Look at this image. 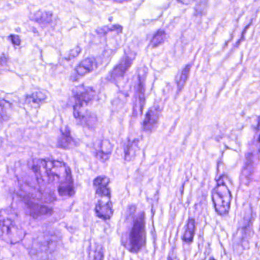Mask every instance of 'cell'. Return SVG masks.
<instances>
[{
    "mask_svg": "<svg viewBox=\"0 0 260 260\" xmlns=\"http://www.w3.org/2000/svg\"><path fill=\"white\" fill-rule=\"evenodd\" d=\"M29 166L36 178L38 192L45 199H55V188L57 194L63 198L74 195L71 171L64 163L40 159L29 163Z\"/></svg>",
    "mask_w": 260,
    "mask_h": 260,
    "instance_id": "obj_1",
    "label": "cell"
},
{
    "mask_svg": "<svg viewBox=\"0 0 260 260\" xmlns=\"http://www.w3.org/2000/svg\"><path fill=\"white\" fill-rule=\"evenodd\" d=\"M129 250L132 252H140L146 243L145 213L136 217L129 233Z\"/></svg>",
    "mask_w": 260,
    "mask_h": 260,
    "instance_id": "obj_2",
    "label": "cell"
},
{
    "mask_svg": "<svg viewBox=\"0 0 260 260\" xmlns=\"http://www.w3.org/2000/svg\"><path fill=\"white\" fill-rule=\"evenodd\" d=\"M212 201L217 214L225 215L230 211L232 194L227 185L219 180L212 192Z\"/></svg>",
    "mask_w": 260,
    "mask_h": 260,
    "instance_id": "obj_3",
    "label": "cell"
},
{
    "mask_svg": "<svg viewBox=\"0 0 260 260\" xmlns=\"http://www.w3.org/2000/svg\"><path fill=\"white\" fill-rule=\"evenodd\" d=\"M1 224V237L7 243L12 244L19 243L26 236V230L22 228L21 226L19 225L13 219L5 217L2 214Z\"/></svg>",
    "mask_w": 260,
    "mask_h": 260,
    "instance_id": "obj_4",
    "label": "cell"
},
{
    "mask_svg": "<svg viewBox=\"0 0 260 260\" xmlns=\"http://www.w3.org/2000/svg\"><path fill=\"white\" fill-rule=\"evenodd\" d=\"M59 239L54 233H43L34 241L32 249L35 252H52L55 251Z\"/></svg>",
    "mask_w": 260,
    "mask_h": 260,
    "instance_id": "obj_5",
    "label": "cell"
},
{
    "mask_svg": "<svg viewBox=\"0 0 260 260\" xmlns=\"http://www.w3.org/2000/svg\"><path fill=\"white\" fill-rule=\"evenodd\" d=\"M73 115L80 125L87 127L89 130L95 129L98 124L96 115L88 110L82 111V108L73 107Z\"/></svg>",
    "mask_w": 260,
    "mask_h": 260,
    "instance_id": "obj_6",
    "label": "cell"
},
{
    "mask_svg": "<svg viewBox=\"0 0 260 260\" xmlns=\"http://www.w3.org/2000/svg\"><path fill=\"white\" fill-rule=\"evenodd\" d=\"M95 89L92 87L77 88L73 91V97L74 98V107L83 108L93 101L95 98Z\"/></svg>",
    "mask_w": 260,
    "mask_h": 260,
    "instance_id": "obj_7",
    "label": "cell"
},
{
    "mask_svg": "<svg viewBox=\"0 0 260 260\" xmlns=\"http://www.w3.org/2000/svg\"><path fill=\"white\" fill-rule=\"evenodd\" d=\"M132 61H133V60H132V58H131V57L124 56L121 62L119 63L113 69L112 71L110 73V80L111 82H114V83L119 81L125 75L127 70L130 68L132 64Z\"/></svg>",
    "mask_w": 260,
    "mask_h": 260,
    "instance_id": "obj_8",
    "label": "cell"
},
{
    "mask_svg": "<svg viewBox=\"0 0 260 260\" xmlns=\"http://www.w3.org/2000/svg\"><path fill=\"white\" fill-rule=\"evenodd\" d=\"M25 203H26V208L29 211V215L35 219L51 216L54 213V210L52 208L39 205V204L35 203L29 200L25 201Z\"/></svg>",
    "mask_w": 260,
    "mask_h": 260,
    "instance_id": "obj_9",
    "label": "cell"
},
{
    "mask_svg": "<svg viewBox=\"0 0 260 260\" xmlns=\"http://www.w3.org/2000/svg\"><path fill=\"white\" fill-rule=\"evenodd\" d=\"M95 212L97 217L102 220H109L112 217L114 209L112 203L109 198L100 199L95 207Z\"/></svg>",
    "mask_w": 260,
    "mask_h": 260,
    "instance_id": "obj_10",
    "label": "cell"
},
{
    "mask_svg": "<svg viewBox=\"0 0 260 260\" xmlns=\"http://www.w3.org/2000/svg\"><path fill=\"white\" fill-rule=\"evenodd\" d=\"M110 179L106 176H101L95 178L93 181V186L95 193L101 198H111V189L108 187Z\"/></svg>",
    "mask_w": 260,
    "mask_h": 260,
    "instance_id": "obj_11",
    "label": "cell"
},
{
    "mask_svg": "<svg viewBox=\"0 0 260 260\" xmlns=\"http://www.w3.org/2000/svg\"><path fill=\"white\" fill-rule=\"evenodd\" d=\"M57 148L63 150H72L78 146V142L73 136L69 127H66L59 136L57 143Z\"/></svg>",
    "mask_w": 260,
    "mask_h": 260,
    "instance_id": "obj_12",
    "label": "cell"
},
{
    "mask_svg": "<svg viewBox=\"0 0 260 260\" xmlns=\"http://www.w3.org/2000/svg\"><path fill=\"white\" fill-rule=\"evenodd\" d=\"M161 116V108L159 106H154L150 108L145 116L143 123V129L146 132H151L157 126Z\"/></svg>",
    "mask_w": 260,
    "mask_h": 260,
    "instance_id": "obj_13",
    "label": "cell"
},
{
    "mask_svg": "<svg viewBox=\"0 0 260 260\" xmlns=\"http://www.w3.org/2000/svg\"><path fill=\"white\" fill-rule=\"evenodd\" d=\"M93 65L94 61L90 57L83 60L75 69L74 72L72 75V81H76L77 79H80L90 73L93 68Z\"/></svg>",
    "mask_w": 260,
    "mask_h": 260,
    "instance_id": "obj_14",
    "label": "cell"
},
{
    "mask_svg": "<svg viewBox=\"0 0 260 260\" xmlns=\"http://www.w3.org/2000/svg\"><path fill=\"white\" fill-rule=\"evenodd\" d=\"M113 145L108 140H102L100 142L96 157L102 162H106L112 152Z\"/></svg>",
    "mask_w": 260,
    "mask_h": 260,
    "instance_id": "obj_15",
    "label": "cell"
},
{
    "mask_svg": "<svg viewBox=\"0 0 260 260\" xmlns=\"http://www.w3.org/2000/svg\"><path fill=\"white\" fill-rule=\"evenodd\" d=\"M53 14L49 12H38L31 17V20L42 26H48L52 23Z\"/></svg>",
    "mask_w": 260,
    "mask_h": 260,
    "instance_id": "obj_16",
    "label": "cell"
},
{
    "mask_svg": "<svg viewBox=\"0 0 260 260\" xmlns=\"http://www.w3.org/2000/svg\"><path fill=\"white\" fill-rule=\"evenodd\" d=\"M138 144L139 140H128L126 144L125 149H124V157L125 161H130L136 155L138 152Z\"/></svg>",
    "mask_w": 260,
    "mask_h": 260,
    "instance_id": "obj_17",
    "label": "cell"
},
{
    "mask_svg": "<svg viewBox=\"0 0 260 260\" xmlns=\"http://www.w3.org/2000/svg\"><path fill=\"white\" fill-rule=\"evenodd\" d=\"M195 230H196V223L195 219L192 218L188 221L187 227L186 231L183 235V240L186 243H191L193 240L194 235H195Z\"/></svg>",
    "mask_w": 260,
    "mask_h": 260,
    "instance_id": "obj_18",
    "label": "cell"
},
{
    "mask_svg": "<svg viewBox=\"0 0 260 260\" xmlns=\"http://www.w3.org/2000/svg\"><path fill=\"white\" fill-rule=\"evenodd\" d=\"M166 39H167V33L165 31H158L151 39V46L154 48H157V47L163 45L165 42Z\"/></svg>",
    "mask_w": 260,
    "mask_h": 260,
    "instance_id": "obj_19",
    "label": "cell"
},
{
    "mask_svg": "<svg viewBox=\"0 0 260 260\" xmlns=\"http://www.w3.org/2000/svg\"><path fill=\"white\" fill-rule=\"evenodd\" d=\"M190 70V64H188L183 68V71H182L181 74H180L179 82H178V92H181L182 89L184 88L185 85H186V82H187L188 78H189Z\"/></svg>",
    "mask_w": 260,
    "mask_h": 260,
    "instance_id": "obj_20",
    "label": "cell"
},
{
    "mask_svg": "<svg viewBox=\"0 0 260 260\" xmlns=\"http://www.w3.org/2000/svg\"><path fill=\"white\" fill-rule=\"evenodd\" d=\"M45 99H46V95L45 94L41 93V92H34V93L26 97L27 102L37 104V105H41V104L43 103Z\"/></svg>",
    "mask_w": 260,
    "mask_h": 260,
    "instance_id": "obj_21",
    "label": "cell"
},
{
    "mask_svg": "<svg viewBox=\"0 0 260 260\" xmlns=\"http://www.w3.org/2000/svg\"><path fill=\"white\" fill-rule=\"evenodd\" d=\"M138 95L140 107H141V112L142 113L144 105H145V86H144L143 80L141 77H139V79H138Z\"/></svg>",
    "mask_w": 260,
    "mask_h": 260,
    "instance_id": "obj_22",
    "label": "cell"
},
{
    "mask_svg": "<svg viewBox=\"0 0 260 260\" xmlns=\"http://www.w3.org/2000/svg\"><path fill=\"white\" fill-rule=\"evenodd\" d=\"M103 248L101 247V246H98V247H97L96 249H95V255H94L92 258H96V259H101V258H103Z\"/></svg>",
    "mask_w": 260,
    "mask_h": 260,
    "instance_id": "obj_23",
    "label": "cell"
},
{
    "mask_svg": "<svg viewBox=\"0 0 260 260\" xmlns=\"http://www.w3.org/2000/svg\"><path fill=\"white\" fill-rule=\"evenodd\" d=\"M10 39L11 40L12 43L14 45H20L21 44V38L18 35H10Z\"/></svg>",
    "mask_w": 260,
    "mask_h": 260,
    "instance_id": "obj_24",
    "label": "cell"
},
{
    "mask_svg": "<svg viewBox=\"0 0 260 260\" xmlns=\"http://www.w3.org/2000/svg\"><path fill=\"white\" fill-rule=\"evenodd\" d=\"M80 51H81V49H80V48L73 50V51H72L71 53L69 54V57H67V59H68V60H70V59L73 58V57H76V56L80 53Z\"/></svg>",
    "mask_w": 260,
    "mask_h": 260,
    "instance_id": "obj_25",
    "label": "cell"
},
{
    "mask_svg": "<svg viewBox=\"0 0 260 260\" xmlns=\"http://www.w3.org/2000/svg\"><path fill=\"white\" fill-rule=\"evenodd\" d=\"M177 1L180 3V4H183V5H189V4H192L196 0H177Z\"/></svg>",
    "mask_w": 260,
    "mask_h": 260,
    "instance_id": "obj_26",
    "label": "cell"
},
{
    "mask_svg": "<svg viewBox=\"0 0 260 260\" xmlns=\"http://www.w3.org/2000/svg\"><path fill=\"white\" fill-rule=\"evenodd\" d=\"M115 2H127V1H129V0H114Z\"/></svg>",
    "mask_w": 260,
    "mask_h": 260,
    "instance_id": "obj_27",
    "label": "cell"
},
{
    "mask_svg": "<svg viewBox=\"0 0 260 260\" xmlns=\"http://www.w3.org/2000/svg\"><path fill=\"white\" fill-rule=\"evenodd\" d=\"M257 129H260V117L259 119H258V124H257Z\"/></svg>",
    "mask_w": 260,
    "mask_h": 260,
    "instance_id": "obj_28",
    "label": "cell"
},
{
    "mask_svg": "<svg viewBox=\"0 0 260 260\" xmlns=\"http://www.w3.org/2000/svg\"><path fill=\"white\" fill-rule=\"evenodd\" d=\"M259 142H260V138H259Z\"/></svg>",
    "mask_w": 260,
    "mask_h": 260,
    "instance_id": "obj_29",
    "label": "cell"
}]
</instances>
